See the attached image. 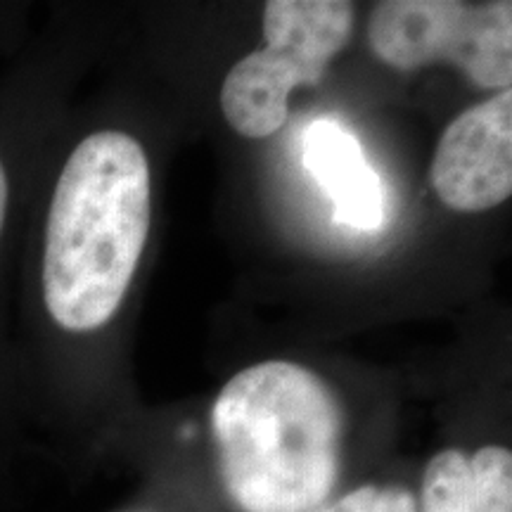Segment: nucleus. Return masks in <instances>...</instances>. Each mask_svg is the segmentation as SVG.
I'll list each match as a JSON object with an SVG mask.
<instances>
[{"label": "nucleus", "mask_w": 512, "mask_h": 512, "mask_svg": "<svg viewBox=\"0 0 512 512\" xmlns=\"http://www.w3.org/2000/svg\"><path fill=\"white\" fill-rule=\"evenodd\" d=\"M150 230V166L117 128L76 140L46 197L38 304L48 328L88 337L117 316Z\"/></svg>", "instance_id": "obj_1"}, {"label": "nucleus", "mask_w": 512, "mask_h": 512, "mask_svg": "<svg viewBox=\"0 0 512 512\" xmlns=\"http://www.w3.org/2000/svg\"><path fill=\"white\" fill-rule=\"evenodd\" d=\"M211 430L223 486L242 512H313L335 489L342 411L328 384L297 363L235 375Z\"/></svg>", "instance_id": "obj_2"}, {"label": "nucleus", "mask_w": 512, "mask_h": 512, "mask_svg": "<svg viewBox=\"0 0 512 512\" xmlns=\"http://www.w3.org/2000/svg\"><path fill=\"white\" fill-rule=\"evenodd\" d=\"M351 31L354 5L344 0L266 3V48L242 57L228 72L221 88L223 117L245 138L273 136L290 114V93L323 79Z\"/></svg>", "instance_id": "obj_3"}, {"label": "nucleus", "mask_w": 512, "mask_h": 512, "mask_svg": "<svg viewBox=\"0 0 512 512\" xmlns=\"http://www.w3.org/2000/svg\"><path fill=\"white\" fill-rule=\"evenodd\" d=\"M375 55L401 72L446 60L477 86L508 91L512 79V3L384 0L368 27Z\"/></svg>", "instance_id": "obj_4"}, {"label": "nucleus", "mask_w": 512, "mask_h": 512, "mask_svg": "<svg viewBox=\"0 0 512 512\" xmlns=\"http://www.w3.org/2000/svg\"><path fill=\"white\" fill-rule=\"evenodd\" d=\"M441 202L456 211H486L512 192V91H498L451 121L432 162Z\"/></svg>", "instance_id": "obj_5"}, {"label": "nucleus", "mask_w": 512, "mask_h": 512, "mask_svg": "<svg viewBox=\"0 0 512 512\" xmlns=\"http://www.w3.org/2000/svg\"><path fill=\"white\" fill-rule=\"evenodd\" d=\"M306 171L335 204V221L356 230H377L387 221V190L366 162L354 133L335 119L309 124L302 140Z\"/></svg>", "instance_id": "obj_6"}, {"label": "nucleus", "mask_w": 512, "mask_h": 512, "mask_svg": "<svg viewBox=\"0 0 512 512\" xmlns=\"http://www.w3.org/2000/svg\"><path fill=\"white\" fill-rule=\"evenodd\" d=\"M422 512H512V453L503 446L437 453L422 479Z\"/></svg>", "instance_id": "obj_7"}, {"label": "nucleus", "mask_w": 512, "mask_h": 512, "mask_svg": "<svg viewBox=\"0 0 512 512\" xmlns=\"http://www.w3.org/2000/svg\"><path fill=\"white\" fill-rule=\"evenodd\" d=\"M313 512H418V505L406 489H396V486L380 489V486L368 484L339 498L337 503Z\"/></svg>", "instance_id": "obj_8"}, {"label": "nucleus", "mask_w": 512, "mask_h": 512, "mask_svg": "<svg viewBox=\"0 0 512 512\" xmlns=\"http://www.w3.org/2000/svg\"><path fill=\"white\" fill-rule=\"evenodd\" d=\"M12 202H15V174H12V159L0 140V249L5 242V230H8Z\"/></svg>", "instance_id": "obj_9"}]
</instances>
